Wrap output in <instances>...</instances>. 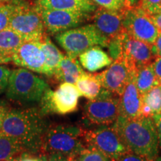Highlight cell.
<instances>
[{
    "instance_id": "obj_1",
    "label": "cell",
    "mask_w": 161,
    "mask_h": 161,
    "mask_svg": "<svg viewBox=\"0 0 161 161\" xmlns=\"http://www.w3.org/2000/svg\"><path fill=\"white\" fill-rule=\"evenodd\" d=\"M49 127L45 114L40 109H9L3 119L0 132L17 140L25 152L37 154Z\"/></svg>"
},
{
    "instance_id": "obj_2",
    "label": "cell",
    "mask_w": 161,
    "mask_h": 161,
    "mask_svg": "<svg viewBox=\"0 0 161 161\" xmlns=\"http://www.w3.org/2000/svg\"><path fill=\"white\" fill-rule=\"evenodd\" d=\"M112 126L130 152L149 161L159 157L158 134L152 117L128 119L119 115Z\"/></svg>"
},
{
    "instance_id": "obj_3",
    "label": "cell",
    "mask_w": 161,
    "mask_h": 161,
    "mask_svg": "<svg viewBox=\"0 0 161 161\" xmlns=\"http://www.w3.org/2000/svg\"><path fill=\"white\" fill-rule=\"evenodd\" d=\"M83 128L73 125L49 126L44 136L40 152L59 154L72 161L86 148Z\"/></svg>"
},
{
    "instance_id": "obj_4",
    "label": "cell",
    "mask_w": 161,
    "mask_h": 161,
    "mask_svg": "<svg viewBox=\"0 0 161 161\" xmlns=\"http://www.w3.org/2000/svg\"><path fill=\"white\" fill-rule=\"evenodd\" d=\"M14 3L15 9L8 28L25 41H40L46 34L39 8L26 0H14Z\"/></svg>"
},
{
    "instance_id": "obj_5",
    "label": "cell",
    "mask_w": 161,
    "mask_h": 161,
    "mask_svg": "<svg viewBox=\"0 0 161 161\" xmlns=\"http://www.w3.org/2000/svg\"><path fill=\"white\" fill-rule=\"evenodd\" d=\"M56 42L69 57L77 58L95 46L107 48L109 40L98 31L93 24L80 26L55 35Z\"/></svg>"
},
{
    "instance_id": "obj_6",
    "label": "cell",
    "mask_w": 161,
    "mask_h": 161,
    "mask_svg": "<svg viewBox=\"0 0 161 161\" xmlns=\"http://www.w3.org/2000/svg\"><path fill=\"white\" fill-rule=\"evenodd\" d=\"M49 87L45 80L25 68L11 70L6 96L20 103L39 102Z\"/></svg>"
},
{
    "instance_id": "obj_7",
    "label": "cell",
    "mask_w": 161,
    "mask_h": 161,
    "mask_svg": "<svg viewBox=\"0 0 161 161\" xmlns=\"http://www.w3.org/2000/svg\"><path fill=\"white\" fill-rule=\"evenodd\" d=\"M80 96L75 84L61 83L55 91L48 87L40 99V110L45 115L70 114L77 110Z\"/></svg>"
},
{
    "instance_id": "obj_8",
    "label": "cell",
    "mask_w": 161,
    "mask_h": 161,
    "mask_svg": "<svg viewBox=\"0 0 161 161\" xmlns=\"http://www.w3.org/2000/svg\"><path fill=\"white\" fill-rule=\"evenodd\" d=\"M84 140L86 147L99 151L114 161L130 152L113 126L98 125L85 130Z\"/></svg>"
},
{
    "instance_id": "obj_9",
    "label": "cell",
    "mask_w": 161,
    "mask_h": 161,
    "mask_svg": "<svg viewBox=\"0 0 161 161\" xmlns=\"http://www.w3.org/2000/svg\"><path fill=\"white\" fill-rule=\"evenodd\" d=\"M119 116V97L102 89L96 99L89 100L84 108V117L88 123L110 125Z\"/></svg>"
},
{
    "instance_id": "obj_10",
    "label": "cell",
    "mask_w": 161,
    "mask_h": 161,
    "mask_svg": "<svg viewBox=\"0 0 161 161\" xmlns=\"http://www.w3.org/2000/svg\"><path fill=\"white\" fill-rule=\"evenodd\" d=\"M123 11V25L125 33L134 39L152 45L159 31L149 14L137 5Z\"/></svg>"
},
{
    "instance_id": "obj_11",
    "label": "cell",
    "mask_w": 161,
    "mask_h": 161,
    "mask_svg": "<svg viewBox=\"0 0 161 161\" xmlns=\"http://www.w3.org/2000/svg\"><path fill=\"white\" fill-rule=\"evenodd\" d=\"M38 8L46 31L52 35L77 28L92 17L91 14L86 12L50 10Z\"/></svg>"
},
{
    "instance_id": "obj_12",
    "label": "cell",
    "mask_w": 161,
    "mask_h": 161,
    "mask_svg": "<svg viewBox=\"0 0 161 161\" xmlns=\"http://www.w3.org/2000/svg\"><path fill=\"white\" fill-rule=\"evenodd\" d=\"M134 74L123 58H120L114 60L108 69L96 75L104 89L119 97Z\"/></svg>"
},
{
    "instance_id": "obj_13",
    "label": "cell",
    "mask_w": 161,
    "mask_h": 161,
    "mask_svg": "<svg viewBox=\"0 0 161 161\" xmlns=\"http://www.w3.org/2000/svg\"><path fill=\"white\" fill-rule=\"evenodd\" d=\"M156 57L152 45L130 37L125 32L122 35V58L134 72L142 66L152 64Z\"/></svg>"
},
{
    "instance_id": "obj_14",
    "label": "cell",
    "mask_w": 161,
    "mask_h": 161,
    "mask_svg": "<svg viewBox=\"0 0 161 161\" xmlns=\"http://www.w3.org/2000/svg\"><path fill=\"white\" fill-rule=\"evenodd\" d=\"M14 65L43 74L45 57L40 41H25L12 55Z\"/></svg>"
},
{
    "instance_id": "obj_15",
    "label": "cell",
    "mask_w": 161,
    "mask_h": 161,
    "mask_svg": "<svg viewBox=\"0 0 161 161\" xmlns=\"http://www.w3.org/2000/svg\"><path fill=\"white\" fill-rule=\"evenodd\" d=\"M91 19L98 31L109 40L125 32L123 11H113L100 7L94 11Z\"/></svg>"
},
{
    "instance_id": "obj_16",
    "label": "cell",
    "mask_w": 161,
    "mask_h": 161,
    "mask_svg": "<svg viewBox=\"0 0 161 161\" xmlns=\"http://www.w3.org/2000/svg\"><path fill=\"white\" fill-rule=\"evenodd\" d=\"M141 107L142 95L136 87L134 75L119 96V115L128 119L141 117Z\"/></svg>"
},
{
    "instance_id": "obj_17",
    "label": "cell",
    "mask_w": 161,
    "mask_h": 161,
    "mask_svg": "<svg viewBox=\"0 0 161 161\" xmlns=\"http://www.w3.org/2000/svg\"><path fill=\"white\" fill-rule=\"evenodd\" d=\"M38 7L50 10L80 11L92 14L97 9L92 0H35Z\"/></svg>"
},
{
    "instance_id": "obj_18",
    "label": "cell",
    "mask_w": 161,
    "mask_h": 161,
    "mask_svg": "<svg viewBox=\"0 0 161 161\" xmlns=\"http://www.w3.org/2000/svg\"><path fill=\"white\" fill-rule=\"evenodd\" d=\"M82 67L90 72H95L108 67L113 63L108 53L99 46H95L86 50L78 56Z\"/></svg>"
},
{
    "instance_id": "obj_19",
    "label": "cell",
    "mask_w": 161,
    "mask_h": 161,
    "mask_svg": "<svg viewBox=\"0 0 161 161\" xmlns=\"http://www.w3.org/2000/svg\"><path fill=\"white\" fill-rule=\"evenodd\" d=\"M84 72V69L77 58L64 55L52 77L55 78V80L58 83L75 84L78 78Z\"/></svg>"
},
{
    "instance_id": "obj_20",
    "label": "cell",
    "mask_w": 161,
    "mask_h": 161,
    "mask_svg": "<svg viewBox=\"0 0 161 161\" xmlns=\"http://www.w3.org/2000/svg\"><path fill=\"white\" fill-rule=\"evenodd\" d=\"M40 42L42 51L45 57L43 75L52 77L64 55L58 49L57 46L52 43L50 37L47 35L44 36Z\"/></svg>"
},
{
    "instance_id": "obj_21",
    "label": "cell",
    "mask_w": 161,
    "mask_h": 161,
    "mask_svg": "<svg viewBox=\"0 0 161 161\" xmlns=\"http://www.w3.org/2000/svg\"><path fill=\"white\" fill-rule=\"evenodd\" d=\"M75 85L81 96L89 100L96 99L103 89L97 75L86 72L78 78Z\"/></svg>"
},
{
    "instance_id": "obj_22",
    "label": "cell",
    "mask_w": 161,
    "mask_h": 161,
    "mask_svg": "<svg viewBox=\"0 0 161 161\" xmlns=\"http://www.w3.org/2000/svg\"><path fill=\"white\" fill-rule=\"evenodd\" d=\"M25 40L13 30L7 29L0 31V56L11 58Z\"/></svg>"
},
{
    "instance_id": "obj_23",
    "label": "cell",
    "mask_w": 161,
    "mask_h": 161,
    "mask_svg": "<svg viewBox=\"0 0 161 161\" xmlns=\"http://www.w3.org/2000/svg\"><path fill=\"white\" fill-rule=\"evenodd\" d=\"M134 80L141 95H143L154 86L161 84L154 73L152 63L136 70L134 74Z\"/></svg>"
},
{
    "instance_id": "obj_24",
    "label": "cell",
    "mask_w": 161,
    "mask_h": 161,
    "mask_svg": "<svg viewBox=\"0 0 161 161\" xmlns=\"http://www.w3.org/2000/svg\"><path fill=\"white\" fill-rule=\"evenodd\" d=\"M23 152L25 151L19 141L0 132V161H13Z\"/></svg>"
},
{
    "instance_id": "obj_25",
    "label": "cell",
    "mask_w": 161,
    "mask_h": 161,
    "mask_svg": "<svg viewBox=\"0 0 161 161\" xmlns=\"http://www.w3.org/2000/svg\"><path fill=\"white\" fill-rule=\"evenodd\" d=\"M142 102L150 108L152 116L161 113V84L142 95Z\"/></svg>"
},
{
    "instance_id": "obj_26",
    "label": "cell",
    "mask_w": 161,
    "mask_h": 161,
    "mask_svg": "<svg viewBox=\"0 0 161 161\" xmlns=\"http://www.w3.org/2000/svg\"><path fill=\"white\" fill-rule=\"evenodd\" d=\"M14 9V0L0 3V31L8 27L10 19Z\"/></svg>"
},
{
    "instance_id": "obj_27",
    "label": "cell",
    "mask_w": 161,
    "mask_h": 161,
    "mask_svg": "<svg viewBox=\"0 0 161 161\" xmlns=\"http://www.w3.org/2000/svg\"><path fill=\"white\" fill-rule=\"evenodd\" d=\"M74 161H114L99 151L86 147Z\"/></svg>"
},
{
    "instance_id": "obj_28",
    "label": "cell",
    "mask_w": 161,
    "mask_h": 161,
    "mask_svg": "<svg viewBox=\"0 0 161 161\" xmlns=\"http://www.w3.org/2000/svg\"><path fill=\"white\" fill-rule=\"evenodd\" d=\"M123 34L118 37L112 38L108 42V46H107L108 49V55L113 60H116L122 58V35Z\"/></svg>"
},
{
    "instance_id": "obj_29",
    "label": "cell",
    "mask_w": 161,
    "mask_h": 161,
    "mask_svg": "<svg viewBox=\"0 0 161 161\" xmlns=\"http://www.w3.org/2000/svg\"><path fill=\"white\" fill-rule=\"evenodd\" d=\"M137 6L149 15L161 12V0H140Z\"/></svg>"
},
{
    "instance_id": "obj_30",
    "label": "cell",
    "mask_w": 161,
    "mask_h": 161,
    "mask_svg": "<svg viewBox=\"0 0 161 161\" xmlns=\"http://www.w3.org/2000/svg\"><path fill=\"white\" fill-rule=\"evenodd\" d=\"M96 5L103 8L113 11H122L125 8V0H92Z\"/></svg>"
},
{
    "instance_id": "obj_31",
    "label": "cell",
    "mask_w": 161,
    "mask_h": 161,
    "mask_svg": "<svg viewBox=\"0 0 161 161\" xmlns=\"http://www.w3.org/2000/svg\"><path fill=\"white\" fill-rule=\"evenodd\" d=\"M11 74V70L8 67L0 65V95L7 90Z\"/></svg>"
},
{
    "instance_id": "obj_32",
    "label": "cell",
    "mask_w": 161,
    "mask_h": 161,
    "mask_svg": "<svg viewBox=\"0 0 161 161\" xmlns=\"http://www.w3.org/2000/svg\"><path fill=\"white\" fill-rule=\"evenodd\" d=\"M47 154H31L29 152H23L13 161H46Z\"/></svg>"
},
{
    "instance_id": "obj_33",
    "label": "cell",
    "mask_w": 161,
    "mask_h": 161,
    "mask_svg": "<svg viewBox=\"0 0 161 161\" xmlns=\"http://www.w3.org/2000/svg\"><path fill=\"white\" fill-rule=\"evenodd\" d=\"M116 161H149L146 158L141 157L138 154L133 153L131 152H128L123 155L121 156Z\"/></svg>"
},
{
    "instance_id": "obj_34",
    "label": "cell",
    "mask_w": 161,
    "mask_h": 161,
    "mask_svg": "<svg viewBox=\"0 0 161 161\" xmlns=\"http://www.w3.org/2000/svg\"><path fill=\"white\" fill-rule=\"evenodd\" d=\"M152 117L156 127L157 134H158V139L159 149H160V151L161 152V113H160V114H154V115H153Z\"/></svg>"
},
{
    "instance_id": "obj_35",
    "label": "cell",
    "mask_w": 161,
    "mask_h": 161,
    "mask_svg": "<svg viewBox=\"0 0 161 161\" xmlns=\"http://www.w3.org/2000/svg\"><path fill=\"white\" fill-rule=\"evenodd\" d=\"M152 66L157 78L161 83V56H158L154 58L152 62Z\"/></svg>"
},
{
    "instance_id": "obj_36",
    "label": "cell",
    "mask_w": 161,
    "mask_h": 161,
    "mask_svg": "<svg viewBox=\"0 0 161 161\" xmlns=\"http://www.w3.org/2000/svg\"><path fill=\"white\" fill-rule=\"evenodd\" d=\"M152 49L155 57L161 56V31L159 32L155 41L152 45Z\"/></svg>"
},
{
    "instance_id": "obj_37",
    "label": "cell",
    "mask_w": 161,
    "mask_h": 161,
    "mask_svg": "<svg viewBox=\"0 0 161 161\" xmlns=\"http://www.w3.org/2000/svg\"><path fill=\"white\" fill-rule=\"evenodd\" d=\"M46 161H72L70 159L66 158L65 156L59 154H47Z\"/></svg>"
},
{
    "instance_id": "obj_38",
    "label": "cell",
    "mask_w": 161,
    "mask_h": 161,
    "mask_svg": "<svg viewBox=\"0 0 161 161\" xmlns=\"http://www.w3.org/2000/svg\"><path fill=\"white\" fill-rule=\"evenodd\" d=\"M152 23L154 24L157 29H158L159 32L161 31V12L160 13L154 14L149 15Z\"/></svg>"
},
{
    "instance_id": "obj_39",
    "label": "cell",
    "mask_w": 161,
    "mask_h": 161,
    "mask_svg": "<svg viewBox=\"0 0 161 161\" xmlns=\"http://www.w3.org/2000/svg\"><path fill=\"white\" fill-rule=\"evenodd\" d=\"M8 110L9 108H8L5 104L0 103V129H1V126H2V123H3V119L5 117L6 113H7V111Z\"/></svg>"
},
{
    "instance_id": "obj_40",
    "label": "cell",
    "mask_w": 161,
    "mask_h": 161,
    "mask_svg": "<svg viewBox=\"0 0 161 161\" xmlns=\"http://www.w3.org/2000/svg\"><path fill=\"white\" fill-rule=\"evenodd\" d=\"M11 62V58H4L0 56V65L3 64H7Z\"/></svg>"
},
{
    "instance_id": "obj_41",
    "label": "cell",
    "mask_w": 161,
    "mask_h": 161,
    "mask_svg": "<svg viewBox=\"0 0 161 161\" xmlns=\"http://www.w3.org/2000/svg\"><path fill=\"white\" fill-rule=\"evenodd\" d=\"M154 161H161V157H158V158H157Z\"/></svg>"
},
{
    "instance_id": "obj_42",
    "label": "cell",
    "mask_w": 161,
    "mask_h": 161,
    "mask_svg": "<svg viewBox=\"0 0 161 161\" xmlns=\"http://www.w3.org/2000/svg\"><path fill=\"white\" fill-rule=\"evenodd\" d=\"M4 2H9V1H11V0H3Z\"/></svg>"
},
{
    "instance_id": "obj_43",
    "label": "cell",
    "mask_w": 161,
    "mask_h": 161,
    "mask_svg": "<svg viewBox=\"0 0 161 161\" xmlns=\"http://www.w3.org/2000/svg\"><path fill=\"white\" fill-rule=\"evenodd\" d=\"M3 2H4L3 0H0V3H3Z\"/></svg>"
},
{
    "instance_id": "obj_44",
    "label": "cell",
    "mask_w": 161,
    "mask_h": 161,
    "mask_svg": "<svg viewBox=\"0 0 161 161\" xmlns=\"http://www.w3.org/2000/svg\"><path fill=\"white\" fill-rule=\"evenodd\" d=\"M160 11H161V7H160Z\"/></svg>"
}]
</instances>
